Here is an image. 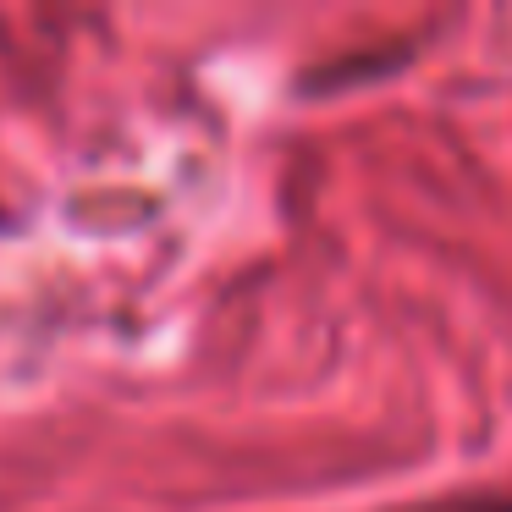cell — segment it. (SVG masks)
Listing matches in <instances>:
<instances>
[{
	"mask_svg": "<svg viewBox=\"0 0 512 512\" xmlns=\"http://www.w3.org/2000/svg\"><path fill=\"white\" fill-rule=\"evenodd\" d=\"M485 512H512V501H496V507H485Z\"/></svg>",
	"mask_w": 512,
	"mask_h": 512,
	"instance_id": "6da1fadb",
	"label": "cell"
}]
</instances>
